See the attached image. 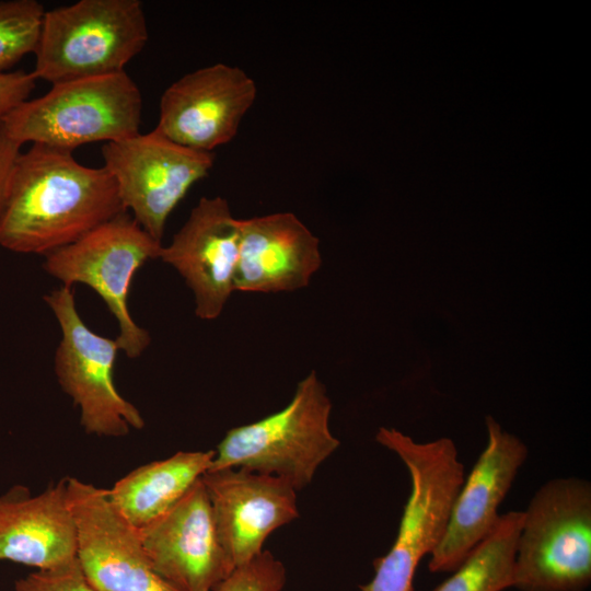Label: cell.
Returning a JSON list of instances; mask_svg holds the SVG:
<instances>
[{"label":"cell","mask_w":591,"mask_h":591,"mask_svg":"<svg viewBox=\"0 0 591 591\" xmlns=\"http://www.w3.org/2000/svg\"><path fill=\"white\" fill-rule=\"evenodd\" d=\"M125 212L104 166H85L72 151L33 143L11 171L0 245L46 256Z\"/></svg>","instance_id":"6da1fadb"},{"label":"cell","mask_w":591,"mask_h":591,"mask_svg":"<svg viewBox=\"0 0 591 591\" xmlns=\"http://www.w3.org/2000/svg\"><path fill=\"white\" fill-rule=\"evenodd\" d=\"M375 440L406 465L412 490L391 549L373 560L374 576L360 591H414L419 561L442 540L464 466L452 440L415 442L395 429L381 428Z\"/></svg>","instance_id":"7a4b0ae2"},{"label":"cell","mask_w":591,"mask_h":591,"mask_svg":"<svg viewBox=\"0 0 591 591\" xmlns=\"http://www.w3.org/2000/svg\"><path fill=\"white\" fill-rule=\"evenodd\" d=\"M141 115V92L123 71L53 84L0 120L21 146L40 143L73 151L88 143L138 135Z\"/></svg>","instance_id":"3957f363"},{"label":"cell","mask_w":591,"mask_h":591,"mask_svg":"<svg viewBox=\"0 0 591 591\" xmlns=\"http://www.w3.org/2000/svg\"><path fill=\"white\" fill-rule=\"evenodd\" d=\"M148 39L139 0H80L60 5L44 13L32 73L53 85L123 72Z\"/></svg>","instance_id":"277c9868"},{"label":"cell","mask_w":591,"mask_h":591,"mask_svg":"<svg viewBox=\"0 0 591 591\" xmlns=\"http://www.w3.org/2000/svg\"><path fill=\"white\" fill-rule=\"evenodd\" d=\"M331 410L325 386L311 371L285 408L230 429L208 471L245 468L281 477L301 490L340 444L329 429Z\"/></svg>","instance_id":"5b68a950"},{"label":"cell","mask_w":591,"mask_h":591,"mask_svg":"<svg viewBox=\"0 0 591 591\" xmlns=\"http://www.w3.org/2000/svg\"><path fill=\"white\" fill-rule=\"evenodd\" d=\"M591 582V484L577 477L545 483L523 511L513 588L584 591Z\"/></svg>","instance_id":"8992f818"},{"label":"cell","mask_w":591,"mask_h":591,"mask_svg":"<svg viewBox=\"0 0 591 591\" xmlns=\"http://www.w3.org/2000/svg\"><path fill=\"white\" fill-rule=\"evenodd\" d=\"M161 247L162 243L125 212L47 254L43 268L62 286L83 283L92 288L117 322L119 333L115 340L119 350L128 358H138L151 337L130 314V286L148 260L159 258Z\"/></svg>","instance_id":"52a82bcc"},{"label":"cell","mask_w":591,"mask_h":591,"mask_svg":"<svg viewBox=\"0 0 591 591\" xmlns=\"http://www.w3.org/2000/svg\"><path fill=\"white\" fill-rule=\"evenodd\" d=\"M61 331L54 369L62 391L80 412L88 434L121 438L146 422L139 409L114 383L119 348L115 339L93 332L81 318L72 287L61 286L44 296Z\"/></svg>","instance_id":"ba28073f"},{"label":"cell","mask_w":591,"mask_h":591,"mask_svg":"<svg viewBox=\"0 0 591 591\" xmlns=\"http://www.w3.org/2000/svg\"><path fill=\"white\" fill-rule=\"evenodd\" d=\"M101 150L124 208L160 243L172 211L215 163L212 153L177 144L155 128L106 142Z\"/></svg>","instance_id":"9c48e42d"},{"label":"cell","mask_w":591,"mask_h":591,"mask_svg":"<svg viewBox=\"0 0 591 591\" xmlns=\"http://www.w3.org/2000/svg\"><path fill=\"white\" fill-rule=\"evenodd\" d=\"M256 96V83L243 69L205 66L164 90L155 129L177 144L212 153L235 138Z\"/></svg>","instance_id":"30bf717a"},{"label":"cell","mask_w":591,"mask_h":591,"mask_svg":"<svg viewBox=\"0 0 591 591\" xmlns=\"http://www.w3.org/2000/svg\"><path fill=\"white\" fill-rule=\"evenodd\" d=\"M77 525V558L95 591H179L159 576L138 530L114 509L107 490L67 476Z\"/></svg>","instance_id":"8fae6325"},{"label":"cell","mask_w":591,"mask_h":591,"mask_svg":"<svg viewBox=\"0 0 591 591\" xmlns=\"http://www.w3.org/2000/svg\"><path fill=\"white\" fill-rule=\"evenodd\" d=\"M138 534L154 571L179 591H215L234 569L219 541L201 477Z\"/></svg>","instance_id":"7c38bea8"},{"label":"cell","mask_w":591,"mask_h":591,"mask_svg":"<svg viewBox=\"0 0 591 591\" xmlns=\"http://www.w3.org/2000/svg\"><path fill=\"white\" fill-rule=\"evenodd\" d=\"M241 228L221 196L201 197L159 258L172 266L192 290L195 314L212 321L234 290Z\"/></svg>","instance_id":"4fadbf2b"},{"label":"cell","mask_w":591,"mask_h":591,"mask_svg":"<svg viewBox=\"0 0 591 591\" xmlns=\"http://www.w3.org/2000/svg\"><path fill=\"white\" fill-rule=\"evenodd\" d=\"M488 441L454 499L442 540L430 555L431 572L455 570L496 526L498 508L528 457L526 445L486 419Z\"/></svg>","instance_id":"5bb4252c"},{"label":"cell","mask_w":591,"mask_h":591,"mask_svg":"<svg viewBox=\"0 0 591 591\" xmlns=\"http://www.w3.org/2000/svg\"><path fill=\"white\" fill-rule=\"evenodd\" d=\"M219 541L233 567L263 552L266 538L299 517L297 489L275 475L245 468L201 476Z\"/></svg>","instance_id":"9a60e30c"},{"label":"cell","mask_w":591,"mask_h":591,"mask_svg":"<svg viewBox=\"0 0 591 591\" xmlns=\"http://www.w3.org/2000/svg\"><path fill=\"white\" fill-rule=\"evenodd\" d=\"M240 228L235 291H294L322 265L318 237L292 212L240 219Z\"/></svg>","instance_id":"2e32d148"},{"label":"cell","mask_w":591,"mask_h":591,"mask_svg":"<svg viewBox=\"0 0 591 591\" xmlns=\"http://www.w3.org/2000/svg\"><path fill=\"white\" fill-rule=\"evenodd\" d=\"M77 557V525L67 477L33 494L15 485L0 495V560L49 569Z\"/></svg>","instance_id":"e0dca14e"},{"label":"cell","mask_w":591,"mask_h":591,"mask_svg":"<svg viewBox=\"0 0 591 591\" xmlns=\"http://www.w3.org/2000/svg\"><path fill=\"white\" fill-rule=\"evenodd\" d=\"M215 451H179L143 464L119 478L107 497L132 528L140 530L175 505L206 473Z\"/></svg>","instance_id":"ac0fdd59"},{"label":"cell","mask_w":591,"mask_h":591,"mask_svg":"<svg viewBox=\"0 0 591 591\" xmlns=\"http://www.w3.org/2000/svg\"><path fill=\"white\" fill-rule=\"evenodd\" d=\"M523 511L500 514L495 529L432 591H502L513 587Z\"/></svg>","instance_id":"d6986e66"},{"label":"cell","mask_w":591,"mask_h":591,"mask_svg":"<svg viewBox=\"0 0 591 591\" xmlns=\"http://www.w3.org/2000/svg\"><path fill=\"white\" fill-rule=\"evenodd\" d=\"M44 13L36 0H0V72L35 53Z\"/></svg>","instance_id":"ffe728a7"},{"label":"cell","mask_w":591,"mask_h":591,"mask_svg":"<svg viewBox=\"0 0 591 591\" xmlns=\"http://www.w3.org/2000/svg\"><path fill=\"white\" fill-rule=\"evenodd\" d=\"M287 581L283 564L263 551L250 561L235 567L215 591H281Z\"/></svg>","instance_id":"44dd1931"},{"label":"cell","mask_w":591,"mask_h":591,"mask_svg":"<svg viewBox=\"0 0 591 591\" xmlns=\"http://www.w3.org/2000/svg\"><path fill=\"white\" fill-rule=\"evenodd\" d=\"M15 591H95L86 581L78 558L60 566L39 569L14 582Z\"/></svg>","instance_id":"7402d4cb"},{"label":"cell","mask_w":591,"mask_h":591,"mask_svg":"<svg viewBox=\"0 0 591 591\" xmlns=\"http://www.w3.org/2000/svg\"><path fill=\"white\" fill-rule=\"evenodd\" d=\"M36 81L32 72L23 70L0 72V119L28 100Z\"/></svg>","instance_id":"603a6c76"},{"label":"cell","mask_w":591,"mask_h":591,"mask_svg":"<svg viewBox=\"0 0 591 591\" xmlns=\"http://www.w3.org/2000/svg\"><path fill=\"white\" fill-rule=\"evenodd\" d=\"M21 147L7 134L0 120V217L8 198L11 171Z\"/></svg>","instance_id":"cb8c5ba5"}]
</instances>
